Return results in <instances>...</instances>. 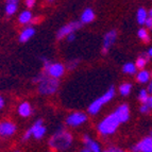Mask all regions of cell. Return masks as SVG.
Wrapping results in <instances>:
<instances>
[{
    "instance_id": "1",
    "label": "cell",
    "mask_w": 152,
    "mask_h": 152,
    "mask_svg": "<svg viewBox=\"0 0 152 152\" xmlns=\"http://www.w3.org/2000/svg\"><path fill=\"white\" fill-rule=\"evenodd\" d=\"M34 82L38 83V91L43 95L54 94L58 87V78H53L51 76H47L46 74H41L34 79Z\"/></svg>"
},
{
    "instance_id": "2",
    "label": "cell",
    "mask_w": 152,
    "mask_h": 152,
    "mask_svg": "<svg viewBox=\"0 0 152 152\" xmlns=\"http://www.w3.org/2000/svg\"><path fill=\"white\" fill-rule=\"evenodd\" d=\"M72 142V137L66 131H60L56 134L53 135V137L50 140L49 145L51 148L56 150H66L70 147Z\"/></svg>"
},
{
    "instance_id": "3",
    "label": "cell",
    "mask_w": 152,
    "mask_h": 152,
    "mask_svg": "<svg viewBox=\"0 0 152 152\" xmlns=\"http://www.w3.org/2000/svg\"><path fill=\"white\" fill-rule=\"evenodd\" d=\"M120 124L121 122L116 113H113L110 116H107L105 119H103V121L100 122V124L98 126V130L100 134L102 135H111L116 131Z\"/></svg>"
},
{
    "instance_id": "4",
    "label": "cell",
    "mask_w": 152,
    "mask_h": 152,
    "mask_svg": "<svg viewBox=\"0 0 152 152\" xmlns=\"http://www.w3.org/2000/svg\"><path fill=\"white\" fill-rule=\"evenodd\" d=\"M114 95H115V88L113 86H111L110 87V89L105 93V94L102 95L101 97H99L98 99H96V100H95V101L89 105L88 113L91 115L97 114V113L100 111V109L102 107V105H104L105 103H107V102H109L110 100L114 97Z\"/></svg>"
},
{
    "instance_id": "5",
    "label": "cell",
    "mask_w": 152,
    "mask_h": 152,
    "mask_svg": "<svg viewBox=\"0 0 152 152\" xmlns=\"http://www.w3.org/2000/svg\"><path fill=\"white\" fill-rule=\"evenodd\" d=\"M81 26H82L81 21H72V23H67V25H65L64 27H62V28L58 30V34H56V37H58V39H61V38L65 37V36H67L68 34L74 33L76 30L80 29Z\"/></svg>"
},
{
    "instance_id": "6",
    "label": "cell",
    "mask_w": 152,
    "mask_h": 152,
    "mask_svg": "<svg viewBox=\"0 0 152 152\" xmlns=\"http://www.w3.org/2000/svg\"><path fill=\"white\" fill-rule=\"evenodd\" d=\"M87 119V116L82 112H77V113H72L66 118V124L71 127H78L83 122H85Z\"/></svg>"
},
{
    "instance_id": "7",
    "label": "cell",
    "mask_w": 152,
    "mask_h": 152,
    "mask_svg": "<svg viewBox=\"0 0 152 152\" xmlns=\"http://www.w3.org/2000/svg\"><path fill=\"white\" fill-rule=\"evenodd\" d=\"M116 37H117V32L115 30L110 31V32H107L105 34V36L103 38V46H102V50H101L102 54H107L109 52L112 45L116 41Z\"/></svg>"
},
{
    "instance_id": "8",
    "label": "cell",
    "mask_w": 152,
    "mask_h": 152,
    "mask_svg": "<svg viewBox=\"0 0 152 152\" xmlns=\"http://www.w3.org/2000/svg\"><path fill=\"white\" fill-rule=\"evenodd\" d=\"M137 152H152V136L145 137L133 148Z\"/></svg>"
},
{
    "instance_id": "9",
    "label": "cell",
    "mask_w": 152,
    "mask_h": 152,
    "mask_svg": "<svg viewBox=\"0 0 152 152\" xmlns=\"http://www.w3.org/2000/svg\"><path fill=\"white\" fill-rule=\"evenodd\" d=\"M16 131L15 124L10 121H3L0 124V136H12Z\"/></svg>"
},
{
    "instance_id": "10",
    "label": "cell",
    "mask_w": 152,
    "mask_h": 152,
    "mask_svg": "<svg viewBox=\"0 0 152 152\" xmlns=\"http://www.w3.org/2000/svg\"><path fill=\"white\" fill-rule=\"evenodd\" d=\"M47 74L49 76L53 77V78H61L64 75V71H65V67H64L62 64L60 63H54L50 64V66L47 69Z\"/></svg>"
},
{
    "instance_id": "11",
    "label": "cell",
    "mask_w": 152,
    "mask_h": 152,
    "mask_svg": "<svg viewBox=\"0 0 152 152\" xmlns=\"http://www.w3.org/2000/svg\"><path fill=\"white\" fill-rule=\"evenodd\" d=\"M83 142H84V152H99L100 151V146L98 142L93 140L89 136L85 135L83 137Z\"/></svg>"
},
{
    "instance_id": "12",
    "label": "cell",
    "mask_w": 152,
    "mask_h": 152,
    "mask_svg": "<svg viewBox=\"0 0 152 152\" xmlns=\"http://www.w3.org/2000/svg\"><path fill=\"white\" fill-rule=\"evenodd\" d=\"M31 130H32V135L35 138H37V140L42 138L46 133V128L43 126V121L42 120H37L35 124H33Z\"/></svg>"
},
{
    "instance_id": "13",
    "label": "cell",
    "mask_w": 152,
    "mask_h": 152,
    "mask_svg": "<svg viewBox=\"0 0 152 152\" xmlns=\"http://www.w3.org/2000/svg\"><path fill=\"white\" fill-rule=\"evenodd\" d=\"M116 115L118 116V118H119L120 122H124L127 121L128 119H129L130 117V111H129V107H128L127 104H122V105H120L118 109L116 110Z\"/></svg>"
},
{
    "instance_id": "14",
    "label": "cell",
    "mask_w": 152,
    "mask_h": 152,
    "mask_svg": "<svg viewBox=\"0 0 152 152\" xmlns=\"http://www.w3.org/2000/svg\"><path fill=\"white\" fill-rule=\"evenodd\" d=\"M95 19V13L91 9H85L81 15V23H89Z\"/></svg>"
},
{
    "instance_id": "15",
    "label": "cell",
    "mask_w": 152,
    "mask_h": 152,
    "mask_svg": "<svg viewBox=\"0 0 152 152\" xmlns=\"http://www.w3.org/2000/svg\"><path fill=\"white\" fill-rule=\"evenodd\" d=\"M34 34H35V30H34L32 27H28V28H26L25 30L21 32L20 36H19V42L26 43V42H28Z\"/></svg>"
},
{
    "instance_id": "16",
    "label": "cell",
    "mask_w": 152,
    "mask_h": 152,
    "mask_svg": "<svg viewBox=\"0 0 152 152\" xmlns=\"http://www.w3.org/2000/svg\"><path fill=\"white\" fill-rule=\"evenodd\" d=\"M18 113L23 117H28L31 114V107L28 102H23L18 107Z\"/></svg>"
},
{
    "instance_id": "17",
    "label": "cell",
    "mask_w": 152,
    "mask_h": 152,
    "mask_svg": "<svg viewBox=\"0 0 152 152\" xmlns=\"http://www.w3.org/2000/svg\"><path fill=\"white\" fill-rule=\"evenodd\" d=\"M148 15H147V12L146 10L142 8H140V10L137 11V14H136V19H137V23H140V25H144L146 19H147Z\"/></svg>"
},
{
    "instance_id": "18",
    "label": "cell",
    "mask_w": 152,
    "mask_h": 152,
    "mask_svg": "<svg viewBox=\"0 0 152 152\" xmlns=\"http://www.w3.org/2000/svg\"><path fill=\"white\" fill-rule=\"evenodd\" d=\"M136 78H137V81L140 82V83H146V82L149 81L150 74L147 70H142V71L138 72V75H137Z\"/></svg>"
},
{
    "instance_id": "19",
    "label": "cell",
    "mask_w": 152,
    "mask_h": 152,
    "mask_svg": "<svg viewBox=\"0 0 152 152\" xmlns=\"http://www.w3.org/2000/svg\"><path fill=\"white\" fill-rule=\"evenodd\" d=\"M19 23H23V25H26V23H28L29 21L32 19V14H31L29 11H25V12H23L19 15Z\"/></svg>"
},
{
    "instance_id": "20",
    "label": "cell",
    "mask_w": 152,
    "mask_h": 152,
    "mask_svg": "<svg viewBox=\"0 0 152 152\" xmlns=\"http://www.w3.org/2000/svg\"><path fill=\"white\" fill-rule=\"evenodd\" d=\"M131 87H132V85L130 83L122 84L119 87V93L122 96H128V95L130 94V91H131Z\"/></svg>"
},
{
    "instance_id": "21",
    "label": "cell",
    "mask_w": 152,
    "mask_h": 152,
    "mask_svg": "<svg viewBox=\"0 0 152 152\" xmlns=\"http://www.w3.org/2000/svg\"><path fill=\"white\" fill-rule=\"evenodd\" d=\"M122 70H124V74H135L136 72V66L132 63H127L124 66Z\"/></svg>"
},
{
    "instance_id": "22",
    "label": "cell",
    "mask_w": 152,
    "mask_h": 152,
    "mask_svg": "<svg viewBox=\"0 0 152 152\" xmlns=\"http://www.w3.org/2000/svg\"><path fill=\"white\" fill-rule=\"evenodd\" d=\"M137 35H138V37H140L142 41H144L145 43H148V42L150 41L149 34H148L147 30H145V29H140L138 32H137Z\"/></svg>"
},
{
    "instance_id": "23",
    "label": "cell",
    "mask_w": 152,
    "mask_h": 152,
    "mask_svg": "<svg viewBox=\"0 0 152 152\" xmlns=\"http://www.w3.org/2000/svg\"><path fill=\"white\" fill-rule=\"evenodd\" d=\"M16 10H17V3L8 2V4L5 7V12L8 15H13L16 12Z\"/></svg>"
},
{
    "instance_id": "24",
    "label": "cell",
    "mask_w": 152,
    "mask_h": 152,
    "mask_svg": "<svg viewBox=\"0 0 152 152\" xmlns=\"http://www.w3.org/2000/svg\"><path fill=\"white\" fill-rule=\"evenodd\" d=\"M147 63V58H145V56H140V58H137L136 61V67L140 69H142L145 68V65Z\"/></svg>"
},
{
    "instance_id": "25",
    "label": "cell",
    "mask_w": 152,
    "mask_h": 152,
    "mask_svg": "<svg viewBox=\"0 0 152 152\" xmlns=\"http://www.w3.org/2000/svg\"><path fill=\"white\" fill-rule=\"evenodd\" d=\"M148 97H149V96H148V91H146V89H142V91H140V96H138V99H140L142 103H146Z\"/></svg>"
},
{
    "instance_id": "26",
    "label": "cell",
    "mask_w": 152,
    "mask_h": 152,
    "mask_svg": "<svg viewBox=\"0 0 152 152\" xmlns=\"http://www.w3.org/2000/svg\"><path fill=\"white\" fill-rule=\"evenodd\" d=\"M145 25H146V27L149 29H152V17L150 16V17H147V19H146V21H145Z\"/></svg>"
},
{
    "instance_id": "27",
    "label": "cell",
    "mask_w": 152,
    "mask_h": 152,
    "mask_svg": "<svg viewBox=\"0 0 152 152\" xmlns=\"http://www.w3.org/2000/svg\"><path fill=\"white\" fill-rule=\"evenodd\" d=\"M149 110H150V107H148L147 103H144L142 107H140V112H142V113H148Z\"/></svg>"
},
{
    "instance_id": "28",
    "label": "cell",
    "mask_w": 152,
    "mask_h": 152,
    "mask_svg": "<svg viewBox=\"0 0 152 152\" xmlns=\"http://www.w3.org/2000/svg\"><path fill=\"white\" fill-rule=\"evenodd\" d=\"M35 4V0H26V5L28 8H33Z\"/></svg>"
},
{
    "instance_id": "29",
    "label": "cell",
    "mask_w": 152,
    "mask_h": 152,
    "mask_svg": "<svg viewBox=\"0 0 152 152\" xmlns=\"http://www.w3.org/2000/svg\"><path fill=\"white\" fill-rule=\"evenodd\" d=\"M31 135H32V130L30 129L25 133V135H23V140H29V138L31 137Z\"/></svg>"
},
{
    "instance_id": "30",
    "label": "cell",
    "mask_w": 152,
    "mask_h": 152,
    "mask_svg": "<svg viewBox=\"0 0 152 152\" xmlns=\"http://www.w3.org/2000/svg\"><path fill=\"white\" fill-rule=\"evenodd\" d=\"M146 103L148 104V107H150V109H152V96H149L147 99V101H146Z\"/></svg>"
},
{
    "instance_id": "31",
    "label": "cell",
    "mask_w": 152,
    "mask_h": 152,
    "mask_svg": "<svg viewBox=\"0 0 152 152\" xmlns=\"http://www.w3.org/2000/svg\"><path fill=\"white\" fill-rule=\"evenodd\" d=\"M75 39V34L74 33H70V34H68L67 35V41L68 42H72Z\"/></svg>"
},
{
    "instance_id": "32",
    "label": "cell",
    "mask_w": 152,
    "mask_h": 152,
    "mask_svg": "<svg viewBox=\"0 0 152 152\" xmlns=\"http://www.w3.org/2000/svg\"><path fill=\"white\" fill-rule=\"evenodd\" d=\"M107 151H109V152H113V151L119 152L120 149H119V148H109V149H107Z\"/></svg>"
},
{
    "instance_id": "33",
    "label": "cell",
    "mask_w": 152,
    "mask_h": 152,
    "mask_svg": "<svg viewBox=\"0 0 152 152\" xmlns=\"http://www.w3.org/2000/svg\"><path fill=\"white\" fill-rule=\"evenodd\" d=\"M148 93H150V94H152V80H151V82L149 83V85H148Z\"/></svg>"
},
{
    "instance_id": "34",
    "label": "cell",
    "mask_w": 152,
    "mask_h": 152,
    "mask_svg": "<svg viewBox=\"0 0 152 152\" xmlns=\"http://www.w3.org/2000/svg\"><path fill=\"white\" fill-rule=\"evenodd\" d=\"M3 105H4V100L1 96H0V109H2Z\"/></svg>"
},
{
    "instance_id": "35",
    "label": "cell",
    "mask_w": 152,
    "mask_h": 152,
    "mask_svg": "<svg viewBox=\"0 0 152 152\" xmlns=\"http://www.w3.org/2000/svg\"><path fill=\"white\" fill-rule=\"evenodd\" d=\"M8 2H12V3H18V1L19 0H7Z\"/></svg>"
},
{
    "instance_id": "36",
    "label": "cell",
    "mask_w": 152,
    "mask_h": 152,
    "mask_svg": "<svg viewBox=\"0 0 152 152\" xmlns=\"http://www.w3.org/2000/svg\"><path fill=\"white\" fill-rule=\"evenodd\" d=\"M148 56H151V58H152V48H150L149 51H148Z\"/></svg>"
},
{
    "instance_id": "37",
    "label": "cell",
    "mask_w": 152,
    "mask_h": 152,
    "mask_svg": "<svg viewBox=\"0 0 152 152\" xmlns=\"http://www.w3.org/2000/svg\"><path fill=\"white\" fill-rule=\"evenodd\" d=\"M149 15H150V16H151V17H152V9H151V11H150V12H149Z\"/></svg>"
},
{
    "instance_id": "38",
    "label": "cell",
    "mask_w": 152,
    "mask_h": 152,
    "mask_svg": "<svg viewBox=\"0 0 152 152\" xmlns=\"http://www.w3.org/2000/svg\"><path fill=\"white\" fill-rule=\"evenodd\" d=\"M47 1H48V2H52V1H53V0H47Z\"/></svg>"
}]
</instances>
